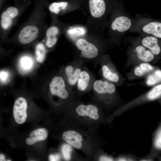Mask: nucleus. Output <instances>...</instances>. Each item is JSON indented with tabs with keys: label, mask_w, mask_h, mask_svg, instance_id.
Returning <instances> with one entry per match:
<instances>
[{
	"label": "nucleus",
	"mask_w": 161,
	"mask_h": 161,
	"mask_svg": "<svg viewBox=\"0 0 161 161\" xmlns=\"http://www.w3.org/2000/svg\"><path fill=\"white\" fill-rule=\"evenodd\" d=\"M63 117L87 127L99 128L107 124L103 108L92 100L85 103L77 99L69 106Z\"/></svg>",
	"instance_id": "7ed1b4c3"
},
{
	"label": "nucleus",
	"mask_w": 161,
	"mask_h": 161,
	"mask_svg": "<svg viewBox=\"0 0 161 161\" xmlns=\"http://www.w3.org/2000/svg\"><path fill=\"white\" fill-rule=\"evenodd\" d=\"M110 40L105 39L102 33L88 32L85 36L77 39L73 43L77 55L85 63L90 62L95 65L100 62L105 54Z\"/></svg>",
	"instance_id": "20e7f679"
},
{
	"label": "nucleus",
	"mask_w": 161,
	"mask_h": 161,
	"mask_svg": "<svg viewBox=\"0 0 161 161\" xmlns=\"http://www.w3.org/2000/svg\"><path fill=\"white\" fill-rule=\"evenodd\" d=\"M92 90L93 92L92 100L101 106L105 112L112 111L117 106L119 99L113 83L105 79L95 80Z\"/></svg>",
	"instance_id": "423d86ee"
},
{
	"label": "nucleus",
	"mask_w": 161,
	"mask_h": 161,
	"mask_svg": "<svg viewBox=\"0 0 161 161\" xmlns=\"http://www.w3.org/2000/svg\"><path fill=\"white\" fill-rule=\"evenodd\" d=\"M85 63L78 58L75 57L72 61L62 66L59 72L65 80L72 89L76 84Z\"/></svg>",
	"instance_id": "f8f14e48"
},
{
	"label": "nucleus",
	"mask_w": 161,
	"mask_h": 161,
	"mask_svg": "<svg viewBox=\"0 0 161 161\" xmlns=\"http://www.w3.org/2000/svg\"><path fill=\"white\" fill-rule=\"evenodd\" d=\"M30 4L27 0H16L15 4L7 7L0 15V41H9L8 35L19 17Z\"/></svg>",
	"instance_id": "6e6552de"
},
{
	"label": "nucleus",
	"mask_w": 161,
	"mask_h": 161,
	"mask_svg": "<svg viewBox=\"0 0 161 161\" xmlns=\"http://www.w3.org/2000/svg\"><path fill=\"white\" fill-rule=\"evenodd\" d=\"M34 65L33 59L28 54H24L20 58L18 62L19 70L23 73H27L32 68Z\"/></svg>",
	"instance_id": "5701e85b"
},
{
	"label": "nucleus",
	"mask_w": 161,
	"mask_h": 161,
	"mask_svg": "<svg viewBox=\"0 0 161 161\" xmlns=\"http://www.w3.org/2000/svg\"><path fill=\"white\" fill-rule=\"evenodd\" d=\"M161 151V123L152 134V144L149 153L146 156L139 159V161H153L155 158H160Z\"/></svg>",
	"instance_id": "dca6fc26"
},
{
	"label": "nucleus",
	"mask_w": 161,
	"mask_h": 161,
	"mask_svg": "<svg viewBox=\"0 0 161 161\" xmlns=\"http://www.w3.org/2000/svg\"><path fill=\"white\" fill-rule=\"evenodd\" d=\"M48 131L45 128H39L32 131L30 134V137L27 138L26 143L29 145H32L38 141L46 140L48 137Z\"/></svg>",
	"instance_id": "412c9836"
},
{
	"label": "nucleus",
	"mask_w": 161,
	"mask_h": 161,
	"mask_svg": "<svg viewBox=\"0 0 161 161\" xmlns=\"http://www.w3.org/2000/svg\"><path fill=\"white\" fill-rule=\"evenodd\" d=\"M63 0L76 3L79 4L81 6V8L83 6L85 1V0Z\"/></svg>",
	"instance_id": "7c9ffc66"
},
{
	"label": "nucleus",
	"mask_w": 161,
	"mask_h": 161,
	"mask_svg": "<svg viewBox=\"0 0 161 161\" xmlns=\"http://www.w3.org/2000/svg\"><path fill=\"white\" fill-rule=\"evenodd\" d=\"M48 93L57 99V106L63 116L69 106L78 99L76 92L67 83L59 72L51 78L48 86Z\"/></svg>",
	"instance_id": "39448f33"
},
{
	"label": "nucleus",
	"mask_w": 161,
	"mask_h": 161,
	"mask_svg": "<svg viewBox=\"0 0 161 161\" xmlns=\"http://www.w3.org/2000/svg\"><path fill=\"white\" fill-rule=\"evenodd\" d=\"M51 23L48 26L43 38L47 51L54 48L60 36L64 33L69 25L61 22L56 15L51 13Z\"/></svg>",
	"instance_id": "9b49d317"
},
{
	"label": "nucleus",
	"mask_w": 161,
	"mask_h": 161,
	"mask_svg": "<svg viewBox=\"0 0 161 161\" xmlns=\"http://www.w3.org/2000/svg\"><path fill=\"white\" fill-rule=\"evenodd\" d=\"M128 51V56L141 62L149 63L155 60L157 57L149 50L138 44H132Z\"/></svg>",
	"instance_id": "2eb2a0df"
},
{
	"label": "nucleus",
	"mask_w": 161,
	"mask_h": 161,
	"mask_svg": "<svg viewBox=\"0 0 161 161\" xmlns=\"http://www.w3.org/2000/svg\"><path fill=\"white\" fill-rule=\"evenodd\" d=\"M154 70V67L149 63L142 62L134 68L133 73L137 77H141Z\"/></svg>",
	"instance_id": "b1692460"
},
{
	"label": "nucleus",
	"mask_w": 161,
	"mask_h": 161,
	"mask_svg": "<svg viewBox=\"0 0 161 161\" xmlns=\"http://www.w3.org/2000/svg\"><path fill=\"white\" fill-rule=\"evenodd\" d=\"M2 1V0H0V10L1 8V4L2 3H1Z\"/></svg>",
	"instance_id": "72a5a7b5"
},
{
	"label": "nucleus",
	"mask_w": 161,
	"mask_h": 161,
	"mask_svg": "<svg viewBox=\"0 0 161 161\" xmlns=\"http://www.w3.org/2000/svg\"><path fill=\"white\" fill-rule=\"evenodd\" d=\"M95 80L93 74L86 65L83 64L76 86V94L78 99L92 90Z\"/></svg>",
	"instance_id": "4468645a"
},
{
	"label": "nucleus",
	"mask_w": 161,
	"mask_h": 161,
	"mask_svg": "<svg viewBox=\"0 0 161 161\" xmlns=\"http://www.w3.org/2000/svg\"><path fill=\"white\" fill-rule=\"evenodd\" d=\"M138 158L134 156L129 154L120 155L115 158V161H137L139 160Z\"/></svg>",
	"instance_id": "cd10ccee"
},
{
	"label": "nucleus",
	"mask_w": 161,
	"mask_h": 161,
	"mask_svg": "<svg viewBox=\"0 0 161 161\" xmlns=\"http://www.w3.org/2000/svg\"><path fill=\"white\" fill-rule=\"evenodd\" d=\"M98 128L85 127L63 117L61 139L93 160L96 152L105 143L99 135Z\"/></svg>",
	"instance_id": "f257e3e1"
},
{
	"label": "nucleus",
	"mask_w": 161,
	"mask_h": 161,
	"mask_svg": "<svg viewBox=\"0 0 161 161\" xmlns=\"http://www.w3.org/2000/svg\"><path fill=\"white\" fill-rule=\"evenodd\" d=\"M74 148L70 145L63 142L61 147V154L63 160L73 161L80 160L76 155Z\"/></svg>",
	"instance_id": "4be33fe9"
},
{
	"label": "nucleus",
	"mask_w": 161,
	"mask_h": 161,
	"mask_svg": "<svg viewBox=\"0 0 161 161\" xmlns=\"http://www.w3.org/2000/svg\"><path fill=\"white\" fill-rule=\"evenodd\" d=\"M161 96V84L154 86L148 92L131 101L115 109L109 115L106 117V121L109 123L117 117L126 111L142 104L160 99Z\"/></svg>",
	"instance_id": "1a4fd4ad"
},
{
	"label": "nucleus",
	"mask_w": 161,
	"mask_h": 161,
	"mask_svg": "<svg viewBox=\"0 0 161 161\" xmlns=\"http://www.w3.org/2000/svg\"><path fill=\"white\" fill-rule=\"evenodd\" d=\"M47 0H36L32 13L9 41L28 45L43 38L48 25L45 21V6Z\"/></svg>",
	"instance_id": "f03ea898"
},
{
	"label": "nucleus",
	"mask_w": 161,
	"mask_h": 161,
	"mask_svg": "<svg viewBox=\"0 0 161 161\" xmlns=\"http://www.w3.org/2000/svg\"><path fill=\"white\" fill-rule=\"evenodd\" d=\"M89 31L87 27L82 25H69L65 32L66 37L73 43L78 39L86 35Z\"/></svg>",
	"instance_id": "aec40b11"
},
{
	"label": "nucleus",
	"mask_w": 161,
	"mask_h": 161,
	"mask_svg": "<svg viewBox=\"0 0 161 161\" xmlns=\"http://www.w3.org/2000/svg\"><path fill=\"white\" fill-rule=\"evenodd\" d=\"M3 156L2 155H1L0 156V160H4V159H3Z\"/></svg>",
	"instance_id": "473e14b6"
},
{
	"label": "nucleus",
	"mask_w": 161,
	"mask_h": 161,
	"mask_svg": "<svg viewBox=\"0 0 161 161\" xmlns=\"http://www.w3.org/2000/svg\"><path fill=\"white\" fill-rule=\"evenodd\" d=\"M49 159L50 161H60L63 159L61 154L59 153L50 154Z\"/></svg>",
	"instance_id": "c756f323"
},
{
	"label": "nucleus",
	"mask_w": 161,
	"mask_h": 161,
	"mask_svg": "<svg viewBox=\"0 0 161 161\" xmlns=\"http://www.w3.org/2000/svg\"><path fill=\"white\" fill-rule=\"evenodd\" d=\"M80 8L81 6L76 3L64 1L52 3L49 6L48 9L51 13L58 16L64 14Z\"/></svg>",
	"instance_id": "a211bd4d"
},
{
	"label": "nucleus",
	"mask_w": 161,
	"mask_h": 161,
	"mask_svg": "<svg viewBox=\"0 0 161 161\" xmlns=\"http://www.w3.org/2000/svg\"><path fill=\"white\" fill-rule=\"evenodd\" d=\"M47 52L44 42H38L35 47V55L36 61L39 63L44 62Z\"/></svg>",
	"instance_id": "393cba45"
},
{
	"label": "nucleus",
	"mask_w": 161,
	"mask_h": 161,
	"mask_svg": "<svg viewBox=\"0 0 161 161\" xmlns=\"http://www.w3.org/2000/svg\"><path fill=\"white\" fill-rule=\"evenodd\" d=\"M147 76L146 83L148 86L154 85L161 81V71L160 69L154 70Z\"/></svg>",
	"instance_id": "a878e982"
},
{
	"label": "nucleus",
	"mask_w": 161,
	"mask_h": 161,
	"mask_svg": "<svg viewBox=\"0 0 161 161\" xmlns=\"http://www.w3.org/2000/svg\"><path fill=\"white\" fill-rule=\"evenodd\" d=\"M100 62L101 66L102 75L104 79L112 83L118 82L120 79L119 75L114 71L109 56L107 55H104Z\"/></svg>",
	"instance_id": "f3484780"
},
{
	"label": "nucleus",
	"mask_w": 161,
	"mask_h": 161,
	"mask_svg": "<svg viewBox=\"0 0 161 161\" xmlns=\"http://www.w3.org/2000/svg\"><path fill=\"white\" fill-rule=\"evenodd\" d=\"M5 52L4 51V49H2L1 47L0 46V54L4 53Z\"/></svg>",
	"instance_id": "2f4dec72"
},
{
	"label": "nucleus",
	"mask_w": 161,
	"mask_h": 161,
	"mask_svg": "<svg viewBox=\"0 0 161 161\" xmlns=\"http://www.w3.org/2000/svg\"><path fill=\"white\" fill-rule=\"evenodd\" d=\"M27 103L24 97H20L15 100L13 107V114L15 121L18 124L24 123L27 118Z\"/></svg>",
	"instance_id": "6ab92c4d"
},
{
	"label": "nucleus",
	"mask_w": 161,
	"mask_h": 161,
	"mask_svg": "<svg viewBox=\"0 0 161 161\" xmlns=\"http://www.w3.org/2000/svg\"><path fill=\"white\" fill-rule=\"evenodd\" d=\"M93 160L113 161H115V158L108 154L100 148L96 153Z\"/></svg>",
	"instance_id": "bb28decb"
},
{
	"label": "nucleus",
	"mask_w": 161,
	"mask_h": 161,
	"mask_svg": "<svg viewBox=\"0 0 161 161\" xmlns=\"http://www.w3.org/2000/svg\"><path fill=\"white\" fill-rule=\"evenodd\" d=\"M134 18L122 10H113L107 27L110 40L112 43L120 44L134 24Z\"/></svg>",
	"instance_id": "0eeeda50"
},
{
	"label": "nucleus",
	"mask_w": 161,
	"mask_h": 161,
	"mask_svg": "<svg viewBox=\"0 0 161 161\" xmlns=\"http://www.w3.org/2000/svg\"><path fill=\"white\" fill-rule=\"evenodd\" d=\"M9 72L5 70H1L0 71V81L5 83L8 81L9 78Z\"/></svg>",
	"instance_id": "c85d7f7f"
},
{
	"label": "nucleus",
	"mask_w": 161,
	"mask_h": 161,
	"mask_svg": "<svg viewBox=\"0 0 161 161\" xmlns=\"http://www.w3.org/2000/svg\"><path fill=\"white\" fill-rule=\"evenodd\" d=\"M129 32L138 33L140 35L154 36L161 39V21L138 16L134 18Z\"/></svg>",
	"instance_id": "9d476101"
},
{
	"label": "nucleus",
	"mask_w": 161,
	"mask_h": 161,
	"mask_svg": "<svg viewBox=\"0 0 161 161\" xmlns=\"http://www.w3.org/2000/svg\"><path fill=\"white\" fill-rule=\"evenodd\" d=\"M132 44H138L149 50L157 57L161 52V39L154 36L140 35L136 37H128L123 38Z\"/></svg>",
	"instance_id": "ddd939ff"
}]
</instances>
